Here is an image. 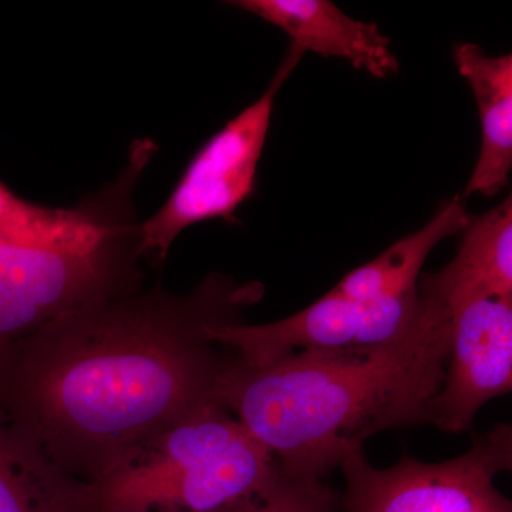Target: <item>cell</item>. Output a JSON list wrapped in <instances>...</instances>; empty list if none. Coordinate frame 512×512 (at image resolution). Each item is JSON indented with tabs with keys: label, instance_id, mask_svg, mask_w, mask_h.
Here are the masks:
<instances>
[{
	"label": "cell",
	"instance_id": "obj_12",
	"mask_svg": "<svg viewBox=\"0 0 512 512\" xmlns=\"http://www.w3.org/2000/svg\"><path fill=\"white\" fill-rule=\"evenodd\" d=\"M0 512H90L89 487L56 467L2 409Z\"/></svg>",
	"mask_w": 512,
	"mask_h": 512
},
{
	"label": "cell",
	"instance_id": "obj_15",
	"mask_svg": "<svg viewBox=\"0 0 512 512\" xmlns=\"http://www.w3.org/2000/svg\"><path fill=\"white\" fill-rule=\"evenodd\" d=\"M340 503L323 481L301 480L281 473L251 500L224 512H339Z\"/></svg>",
	"mask_w": 512,
	"mask_h": 512
},
{
	"label": "cell",
	"instance_id": "obj_6",
	"mask_svg": "<svg viewBox=\"0 0 512 512\" xmlns=\"http://www.w3.org/2000/svg\"><path fill=\"white\" fill-rule=\"evenodd\" d=\"M512 467V429L498 424L477 439L468 453L423 463L404 454L393 467L379 470L363 451L343 461L346 490L342 512H512L510 498L495 487V477Z\"/></svg>",
	"mask_w": 512,
	"mask_h": 512
},
{
	"label": "cell",
	"instance_id": "obj_1",
	"mask_svg": "<svg viewBox=\"0 0 512 512\" xmlns=\"http://www.w3.org/2000/svg\"><path fill=\"white\" fill-rule=\"evenodd\" d=\"M258 282L212 274L188 295L141 286L90 303L0 352V409L73 480L218 406L227 360L211 329L241 322Z\"/></svg>",
	"mask_w": 512,
	"mask_h": 512
},
{
	"label": "cell",
	"instance_id": "obj_9",
	"mask_svg": "<svg viewBox=\"0 0 512 512\" xmlns=\"http://www.w3.org/2000/svg\"><path fill=\"white\" fill-rule=\"evenodd\" d=\"M232 5L284 30L303 53L339 57L377 79L399 72L392 42L379 26L350 18L329 0H238Z\"/></svg>",
	"mask_w": 512,
	"mask_h": 512
},
{
	"label": "cell",
	"instance_id": "obj_10",
	"mask_svg": "<svg viewBox=\"0 0 512 512\" xmlns=\"http://www.w3.org/2000/svg\"><path fill=\"white\" fill-rule=\"evenodd\" d=\"M453 261L419 286L447 308L471 298H512L511 195L494 210L470 217Z\"/></svg>",
	"mask_w": 512,
	"mask_h": 512
},
{
	"label": "cell",
	"instance_id": "obj_3",
	"mask_svg": "<svg viewBox=\"0 0 512 512\" xmlns=\"http://www.w3.org/2000/svg\"><path fill=\"white\" fill-rule=\"evenodd\" d=\"M279 473L232 414L211 406L134 447L87 485L90 512H224Z\"/></svg>",
	"mask_w": 512,
	"mask_h": 512
},
{
	"label": "cell",
	"instance_id": "obj_2",
	"mask_svg": "<svg viewBox=\"0 0 512 512\" xmlns=\"http://www.w3.org/2000/svg\"><path fill=\"white\" fill-rule=\"evenodd\" d=\"M419 291V318L380 345L305 350L264 366L231 357L215 402L301 480L322 481L373 434L431 423L446 377L451 315Z\"/></svg>",
	"mask_w": 512,
	"mask_h": 512
},
{
	"label": "cell",
	"instance_id": "obj_11",
	"mask_svg": "<svg viewBox=\"0 0 512 512\" xmlns=\"http://www.w3.org/2000/svg\"><path fill=\"white\" fill-rule=\"evenodd\" d=\"M453 56L476 97L483 136L464 195L494 197L507 187L512 168V55L488 56L480 46L460 43Z\"/></svg>",
	"mask_w": 512,
	"mask_h": 512
},
{
	"label": "cell",
	"instance_id": "obj_13",
	"mask_svg": "<svg viewBox=\"0 0 512 512\" xmlns=\"http://www.w3.org/2000/svg\"><path fill=\"white\" fill-rule=\"evenodd\" d=\"M471 215L463 198L446 202L420 231L400 239L382 255L349 272L329 295L356 302L386 301L417 291L427 256L441 241L461 234Z\"/></svg>",
	"mask_w": 512,
	"mask_h": 512
},
{
	"label": "cell",
	"instance_id": "obj_7",
	"mask_svg": "<svg viewBox=\"0 0 512 512\" xmlns=\"http://www.w3.org/2000/svg\"><path fill=\"white\" fill-rule=\"evenodd\" d=\"M419 291L386 301L356 302L326 293L303 311L268 325L228 323L211 329V338L232 349L242 365L264 366L289 353L373 346L396 338L419 318Z\"/></svg>",
	"mask_w": 512,
	"mask_h": 512
},
{
	"label": "cell",
	"instance_id": "obj_8",
	"mask_svg": "<svg viewBox=\"0 0 512 512\" xmlns=\"http://www.w3.org/2000/svg\"><path fill=\"white\" fill-rule=\"evenodd\" d=\"M451 342L431 423L461 433L485 403L512 389V298H471L447 308Z\"/></svg>",
	"mask_w": 512,
	"mask_h": 512
},
{
	"label": "cell",
	"instance_id": "obj_14",
	"mask_svg": "<svg viewBox=\"0 0 512 512\" xmlns=\"http://www.w3.org/2000/svg\"><path fill=\"white\" fill-rule=\"evenodd\" d=\"M117 201V191L107 185L72 208L45 207L19 197L0 181V244L74 237L106 221Z\"/></svg>",
	"mask_w": 512,
	"mask_h": 512
},
{
	"label": "cell",
	"instance_id": "obj_4",
	"mask_svg": "<svg viewBox=\"0 0 512 512\" xmlns=\"http://www.w3.org/2000/svg\"><path fill=\"white\" fill-rule=\"evenodd\" d=\"M134 208L74 237L0 244V352L90 303L140 286Z\"/></svg>",
	"mask_w": 512,
	"mask_h": 512
},
{
	"label": "cell",
	"instance_id": "obj_5",
	"mask_svg": "<svg viewBox=\"0 0 512 512\" xmlns=\"http://www.w3.org/2000/svg\"><path fill=\"white\" fill-rule=\"evenodd\" d=\"M303 55L298 47L289 46L265 93L192 157L163 207L138 225L140 256H156L163 262L175 239L192 225L217 218L237 221L235 212L255 191L276 96Z\"/></svg>",
	"mask_w": 512,
	"mask_h": 512
}]
</instances>
